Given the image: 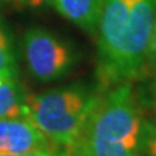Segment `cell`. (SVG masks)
I'll return each mask as SVG.
<instances>
[{"instance_id":"9c48e42d","label":"cell","mask_w":156,"mask_h":156,"mask_svg":"<svg viewBox=\"0 0 156 156\" xmlns=\"http://www.w3.org/2000/svg\"><path fill=\"white\" fill-rule=\"evenodd\" d=\"M142 156H156V122L143 121Z\"/></svg>"},{"instance_id":"7a4b0ae2","label":"cell","mask_w":156,"mask_h":156,"mask_svg":"<svg viewBox=\"0 0 156 156\" xmlns=\"http://www.w3.org/2000/svg\"><path fill=\"white\" fill-rule=\"evenodd\" d=\"M143 121L131 82L113 86L91 112L70 155L142 156Z\"/></svg>"},{"instance_id":"6da1fadb","label":"cell","mask_w":156,"mask_h":156,"mask_svg":"<svg viewBox=\"0 0 156 156\" xmlns=\"http://www.w3.org/2000/svg\"><path fill=\"white\" fill-rule=\"evenodd\" d=\"M156 0H104L98 27V77L103 87L136 80L146 66Z\"/></svg>"},{"instance_id":"277c9868","label":"cell","mask_w":156,"mask_h":156,"mask_svg":"<svg viewBox=\"0 0 156 156\" xmlns=\"http://www.w3.org/2000/svg\"><path fill=\"white\" fill-rule=\"evenodd\" d=\"M22 46L29 72L41 82L61 80L76 65L74 48L47 29L30 27L23 35Z\"/></svg>"},{"instance_id":"5b68a950","label":"cell","mask_w":156,"mask_h":156,"mask_svg":"<svg viewBox=\"0 0 156 156\" xmlns=\"http://www.w3.org/2000/svg\"><path fill=\"white\" fill-rule=\"evenodd\" d=\"M53 146L27 117L0 120V152L18 154Z\"/></svg>"},{"instance_id":"4fadbf2b","label":"cell","mask_w":156,"mask_h":156,"mask_svg":"<svg viewBox=\"0 0 156 156\" xmlns=\"http://www.w3.org/2000/svg\"><path fill=\"white\" fill-rule=\"evenodd\" d=\"M150 95H151V101H152V107L156 112V80L151 83V90H150Z\"/></svg>"},{"instance_id":"52a82bcc","label":"cell","mask_w":156,"mask_h":156,"mask_svg":"<svg viewBox=\"0 0 156 156\" xmlns=\"http://www.w3.org/2000/svg\"><path fill=\"white\" fill-rule=\"evenodd\" d=\"M27 98L18 78H5L0 83V120L26 117Z\"/></svg>"},{"instance_id":"3957f363","label":"cell","mask_w":156,"mask_h":156,"mask_svg":"<svg viewBox=\"0 0 156 156\" xmlns=\"http://www.w3.org/2000/svg\"><path fill=\"white\" fill-rule=\"evenodd\" d=\"M100 98L85 85L46 90L27 99L26 117L53 144L70 150Z\"/></svg>"},{"instance_id":"8992f818","label":"cell","mask_w":156,"mask_h":156,"mask_svg":"<svg viewBox=\"0 0 156 156\" xmlns=\"http://www.w3.org/2000/svg\"><path fill=\"white\" fill-rule=\"evenodd\" d=\"M104 0H53V8L90 35H96Z\"/></svg>"},{"instance_id":"5bb4252c","label":"cell","mask_w":156,"mask_h":156,"mask_svg":"<svg viewBox=\"0 0 156 156\" xmlns=\"http://www.w3.org/2000/svg\"><path fill=\"white\" fill-rule=\"evenodd\" d=\"M11 2H12V0H0V5H4V4H8Z\"/></svg>"},{"instance_id":"30bf717a","label":"cell","mask_w":156,"mask_h":156,"mask_svg":"<svg viewBox=\"0 0 156 156\" xmlns=\"http://www.w3.org/2000/svg\"><path fill=\"white\" fill-rule=\"evenodd\" d=\"M0 156H72L69 150H61L60 147H51V148H42V150H33L27 152H0Z\"/></svg>"},{"instance_id":"9a60e30c","label":"cell","mask_w":156,"mask_h":156,"mask_svg":"<svg viewBox=\"0 0 156 156\" xmlns=\"http://www.w3.org/2000/svg\"><path fill=\"white\" fill-rule=\"evenodd\" d=\"M3 80H4V78H3L2 76H0V83H2V82H3Z\"/></svg>"},{"instance_id":"7c38bea8","label":"cell","mask_w":156,"mask_h":156,"mask_svg":"<svg viewBox=\"0 0 156 156\" xmlns=\"http://www.w3.org/2000/svg\"><path fill=\"white\" fill-rule=\"evenodd\" d=\"M148 60H150V64L156 69V21H155L154 30H152V35H151V41H150L147 61H148Z\"/></svg>"},{"instance_id":"ba28073f","label":"cell","mask_w":156,"mask_h":156,"mask_svg":"<svg viewBox=\"0 0 156 156\" xmlns=\"http://www.w3.org/2000/svg\"><path fill=\"white\" fill-rule=\"evenodd\" d=\"M0 76L5 78H18V68L9 34L0 20Z\"/></svg>"},{"instance_id":"8fae6325","label":"cell","mask_w":156,"mask_h":156,"mask_svg":"<svg viewBox=\"0 0 156 156\" xmlns=\"http://www.w3.org/2000/svg\"><path fill=\"white\" fill-rule=\"evenodd\" d=\"M11 3L18 8H31V9L53 5V0H12Z\"/></svg>"}]
</instances>
